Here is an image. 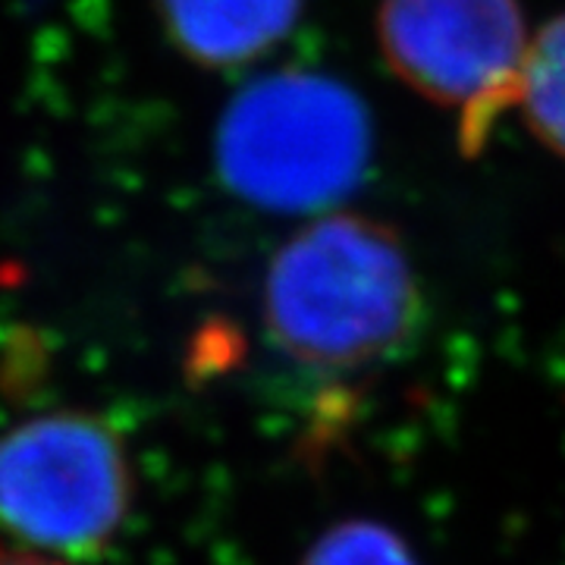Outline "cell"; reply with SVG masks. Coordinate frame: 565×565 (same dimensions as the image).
Here are the masks:
<instances>
[{
	"mask_svg": "<svg viewBox=\"0 0 565 565\" xmlns=\"http://www.w3.org/2000/svg\"><path fill=\"white\" fill-rule=\"evenodd\" d=\"M422 315V289L399 233L362 214L305 226L277 252L264 280L270 340L315 371H362L393 359Z\"/></svg>",
	"mask_w": 565,
	"mask_h": 565,
	"instance_id": "cell-1",
	"label": "cell"
},
{
	"mask_svg": "<svg viewBox=\"0 0 565 565\" xmlns=\"http://www.w3.org/2000/svg\"><path fill=\"white\" fill-rule=\"evenodd\" d=\"M302 565H418L405 541L374 522H345L308 550Z\"/></svg>",
	"mask_w": 565,
	"mask_h": 565,
	"instance_id": "cell-7",
	"label": "cell"
},
{
	"mask_svg": "<svg viewBox=\"0 0 565 565\" xmlns=\"http://www.w3.org/2000/svg\"><path fill=\"white\" fill-rule=\"evenodd\" d=\"M158 7L182 54L214 70L267 54L302 13V0H158Z\"/></svg>",
	"mask_w": 565,
	"mask_h": 565,
	"instance_id": "cell-5",
	"label": "cell"
},
{
	"mask_svg": "<svg viewBox=\"0 0 565 565\" xmlns=\"http://www.w3.org/2000/svg\"><path fill=\"white\" fill-rule=\"evenodd\" d=\"M132 505L120 434L88 412H47L0 434V527L17 544L82 556L102 550Z\"/></svg>",
	"mask_w": 565,
	"mask_h": 565,
	"instance_id": "cell-3",
	"label": "cell"
},
{
	"mask_svg": "<svg viewBox=\"0 0 565 565\" xmlns=\"http://www.w3.org/2000/svg\"><path fill=\"white\" fill-rule=\"evenodd\" d=\"M0 565H73L61 559V556H51L44 550L35 546L17 544V541H0Z\"/></svg>",
	"mask_w": 565,
	"mask_h": 565,
	"instance_id": "cell-8",
	"label": "cell"
},
{
	"mask_svg": "<svg viewBox=\"0 0 565 565\" xmlns=\"http://www.w3.org/2000/svg\"><path fill=\"white\" fill-rule=\"evenodd\" d=\"M377 39L390 70L422 98L459 110V145L484 151L522 95L525 17L519 0H384Z\"/></svg>",
	"mask_w": 565,
	"mask_h": 565,
	"instance_id": "cell-4",
	"label": "cell"
},
{
	"mask_svg": "<svg viewBox=\"0 0 565 565\" xmlns=\"http://www.w3.org/2000/svg\"><path fill=\"white\" fill-rule=\"evenodd\" d=\"M374 129L364 102L333 76L282 70L245 85L223 110L217 173L243 202L311 214L364 182Z\"/></svg>",
	"mask_w": 565,
	"mask_h": 565,
	"instance_id": "cell-2",
	"label": "cell"
},
{
	"mask_svg": "<svg viewBox=\"0 0 565 565\" xmlns=\"http://www.w3.org/2000/svg\"><path fill=\"white\" fill-rule=\"evenodd\" d=\"M519 104L531 132L565 158V13L546 22L527 47Z\"/></svg>",
	"mask_w": 565,
	"mask_h": 565,
	"instance_id": "cell-6",
	"label": "cell"
}]
</instances>
